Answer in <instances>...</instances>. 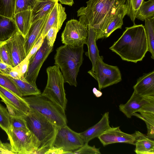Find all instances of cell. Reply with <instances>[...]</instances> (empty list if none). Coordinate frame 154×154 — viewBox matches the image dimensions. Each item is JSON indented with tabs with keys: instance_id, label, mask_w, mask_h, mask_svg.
I'll return each mask as SVG.
<instances>
[{
	"instance_id": "6da1fadb",
	"label": "cell",
	"mask_w": 154,
	"mask_h": 154,
	"mask_svg": "<svg viewBox=\"0 0 154 154\" xmlns=\"http://www.w3.org/2000/svg\"><path fill=\"white\" fill-rule=\"evenodd\" d=\"M109 49L122 60L136 63L142 60L148 51L147 38L144 26L134 25L125 30Z\"/></svg>"
},
{
	"instance_id": "7a4b0ae2",
	"label": "cell",
	"mask_w": 154,
	"mask_h": 154,
	"mask_svg": "<svg viewBox=\"0 0 154 154\" xmlns=\"http://www.w3.org/2000/svg\"><path fill=\"white\" fill-rule=\"evenodd\" d=\"M83 45H64L57 48L54 56L55 64L61 69L64 83L76 87L77 77L83 60Z\"/></svg>"
},
{
	"instance_id": "3957f363",
	"label": "cell",
	"mask_w": 154,
	"mask_h": 154,
	"mask_svg": "<svg viewBox=\"0 0 154 154\" xmlns=\"http://www.w3.org/2000/svg\"><path fill=\"white\" fill-rule=\"evenodd\" d=\"M23 117L29 129L39 143V147L35 154H46L53 146L58 128L39 112L31 108Z\"/></svg>"
},
{
	"instance_id": "277c9868",
	"label": "cell",
	"mask_w": 154,
	"mask_h": 154,
	"mask_svg": "<svg viewBox=\"0 0 154 154\" xmlns=\"http://www.w3.org/2000/svg\"><path fill=\"white\" fill-rule=\"evenodd\" d=\"M116 0H89L87 6L77 11L79 21L85 26H91L95 31L109 13Z\"/></svg>"
},
{
	"instance_id": "5b68a950",
	"label": "cell",
	"mask_w": 154,
	"mask_h": 154,
	"mask_svg": "<svg viewBox=\"0 0 154 154\" xmlns=\"http://www.w3.org/2000/svg\"><path fill=\"white\" fill-rule=\"evenodd\" d=\"M23 98L30 108L39 112L58 128L67 125L65 112L47 97L40 94Z\"/></svg>"
},
{
	"instance_id": "8992f818",
	"label": "cell",
	"mask_w": 154,
	"mask_h": 154,
	"mask_svg": "<svg viewBox=\"0 0 154 154\" xmlns=\"http://www.w3.org/2000/svg\"><path fill=\"white\" fill-rule=\"evenodd\" d=\"M46 72L48 75L47 83L41 94L51 100L65 112L67 100L62 73L59 67L55 65L48 67Z\"/></svg>"
},
{
	"instance_id": "52a82bcc",
	"label": "cell",
	"mask_w": 154,
	"mask_h": 154,
	"mask_svg": "<svg viewBox=\"0 0 154 154\" xmlns=\"http://www.w3.org/2000/svg\"><path fill=\"white\" fill-rule=\"evenodd\" d=\"M7 134L16 154H35L39 147L38 140L29 129H14L11 127Z\"/></svg>"
},
{
	"instance_id": "ba28073f",
	"label": "cell",
	"mask_w": 154,
	"mask_h": 154,
	"mask_svg": "<svg viewBox=\"0 0 154 154\" xmlns=\"http://www.w3.org/2000/svg\"><path fill=\"white\" fill-rule=\"evenodd\" d=\"M103 60V56H100L96 63L94 71L91 70L88 72L97 82L100 91L117 84L122 80L121 72L118 67L106 63Z\"/></svg>"
},
{
	"instance_id": "9c48e42d",
	"label": "cell",
	"mask_w": 154,
	"mask_h": 154,
	"mask_svg": "<svg viewBox=\"0 0 154 154\" xmlns=\"http://www.w3.org/2000/svg\"><path fill=\"white\" fill-rule=\"evenodd\" d=\"M88 28L79 21L72 19L66 23L61 36L62 43L73 46L86 45Z\"/></svg>"
},
{
	"instance_id": "30bf717a",
	"label": "cell",
	"mask_w": 154,
	"mask_h": 154,
	"mask_svg": "<svg viewBox=\"0 0 154 154\" xmlns=\"http://www.w3.org/2000/svg\"><path fill=\"white\" fill-rule=\"evenodd\" d=\"M84 143L79 133L66 125L58 128L52 148L65 151H74L82 147Z\"/></svg>"
},
{
	"instance_id": "8fae6325",
	"label": "cell",
	"mask_w": 154,
	"mask_h": 154,
	"mask_svg": "<svg viewBox=\"0 0 154 154\" xmlns=\"http://www.w3.org/2000/svg\"><path fill=\"white\" fill-rule=\"evenodd\" d=\"M0 98L5 104L10 116L24 117L30 111L29 104L23 97L1 85Z\"/></svg>"
},
{
	"instance_id": "7c38bea8",
	"label": "cell",
	"mask_w": 154,
	"mask_h": 154,
	"mask_svg": "<svg viewBox=\"0 0 154 154\" xmlns=\"http://www.w3.org/2000/svg\"><path fill=\"white\" fill-rule=\"evenodd\" d=\"M53 47L48 44L45 37L42 44L37 52L29 59L27 71L24 75L26 80L29 83L36 84L39 72L44 62L52 51Z\"/></svg>"
},
{
	"instance_id": "4fadbf2b",
	"label": "cell",
	"mask_w": 154,
	"mask_h": 154,
	"mask_svg": "<svg viewBox=\"0 0 154 154\" xmlns=\"http://www.w3.org/2000/svg\"><path fill=\"white\" fill-rule=\"evenodd\" d=\"M25 38L18 30L5 41L10 52L14 67L26 57L25 49Z\"/></svg>"
},
{
	"instance_id": "5bb4252c",
	"label": "cell",
	"mask_w": 154,
	"mask_h": 154,
	"mask_svg": "<svg viewBox=\"0 0 154 154\" xmlns=\"http://www.w3.org/2000/svg\"><path fill=\"white\" fill-rule=\"evenodd\" d=\"M98 138L104 146L117 143L135 145L134 134H130L121 131L119 127H110L99 136Z\"/></svg>"
},
{
	"instance_id": "9a60e30c",
	"label": "cell",
	"mask_w": 154,
	"mask_h": 154,
	"mask_svg": "<svg viewBox=\"0 0 154 154\" xmlns=\"http://www.w3.org/2000/svg\"><path fill=\"white\" fill-rule=\"evenodd\" d=\"M66 18L65 8L60 4L57 3L49 14L41 35L45 38L48 30L52 27L56 28L59 31Z\"/></svg>"
},
{
	"instance_id": "2e32d148",
	"label": "cell",
	"mask_w": 154,
	"mask_h": 154,
	"mask_svg": "<svg viewBox=\"0 0 154 154\" xmlns=\"http://www.w3.org/2000/svg\"><path fill=\"white\" fill-rule=\"evenodd\" d=\"M110 127L109 120V112H105L97 124L79 134L84 143H88L95 138L98 137Z\"/></svg>"
},
{
	"instance_id": "e0dca14e",
	"label": "cell",
	"mask_w": 154,
	"mask_h": 154,
	"mask_svg": "<svg viewBox=\"0 0 154 154\" xmlns=\"http://www.w3.org/2000/svg\"><path fill=\"white\" fill-rule=\"evenodd\" d=\"M49 14L31 24L25 38V46L27 56L41 35L48 18Z\"/></svg>"
},
{
	"instance_id": "ac0fdd59",
	"label": "cell",
	"mask_w": 154,
	"mask_h": 154,
	"mask_svg": "<svg viewBox=\"0 0 154 154\" xmlns=\"http://www.w3.org/2000/svg\"><path fill=\"white\" fill-rule=\"evenodd\" d=\"M133 88L134 91L142 97L154 95V71L140 77Z\"/></svg>"
},
{
	"instance_id": "d6986e66",
	"label": "cell",
	"mask_w": 154,
	"mask_h": 154,
	"mask_svg": "<svg viewBox=\"0 0 154 154\" xmlns=\"http://www.w3.org/2000/svg\"><path fill=\"white\" fill-rule=\"evenodd\" d=\"M135 137L134 152L137 154H154V140L138 131L134 133Z\"/></svg>"
},
{
	"instance_id": "ffe728a7",
	"label": "cell",
	"mask_w": 154,
	"mask_h": 154,
	"mask_svg": "<svg viewBox=\"0 0 154 154\" xmlns=\"http://www.w3.org/2000/svg\"><path fill=\"white\" fill-rule=\"evenodd\" d=\"M58 2L57 0H36L32 10L31 24L48 14Z\"/></svg>"
},
{
	"instance_id": "44dd1931",
	"label": "cell",
	"mask_w": 154,
	"mask_h": 154,
	"mask_svg": "<svg viewBox=\"0 0 154 154\" xmlns=\"http://www.w3.org/2000/svg\"><path fill=\"white\" fill-rule=\"evenodd\" d=\"M88 37L86 45L88 51L85 55L88 57L92 64L91 70L94 71L96 63L100 57L99 51L96 43V32L94 29L91 26H88Z\"/></svg>"
},
{
	"instance_id": "7402d4cb",
	"label": "cell",
	"mask_w": 154,
	"mask_h": 154,
	"mask_svg": "<svg viewBox=\"0 0 154 154\" xmlns=\"http://www.w3.org/2000/svg\"><path fill=\"white\" fill-rule=\"evenodd\" d=\"M126 13L127 8L125 4L120 7L111 19L102 34L101 38L108 37L114 31L118 29H121L123 24V19Z\"/></svg>"
},
{
	"instance_id": "603a6c76",
	"label": "cell",
	"mask_w": 154,
	"mask_h": 154,
	"mask_svg": "<svg viewBox=\"0 0 154 154\" xmlns=\"http://www.w3.org/2000/svg\"><path fill=\"white\" fill-rule=\"evenodd\" d=\"M143 97L134 91L129 99L125 104L119 106L120 110L128 118H131L134 113L138 112L140 108Z\"/></svg>"
},
{
	"instance_id": "cb8c5ba5",
	"label": "cell",
	"mask_w": 154,
	"mask_h": 154,
	"mask_svg": "<svg viewBox=\"0 0 154 154\" xmlns=\"http://www.w3.org/2000/svg\"><path fill=\"white\" fill-rule=\"evenodd\" d=\"M32 10H26L14 14V19L18 31L26 38L31 25Z\"/></svg>"
},
{
	"instance_id": "d4e9b609",
	"label": "cell",
	"mask_w": 154,
	"mask_h": 154,
	"mask_svg": "<svg viewBox=\"0 0 154 154\" xmlns=\"http://www.w3.org/2000/svg\"><path fill=\"white\" fill-rule=\"evenodd\" d=\"M17 30L14 18L0 15V42L7 40Z\"/></svg>"
},
{
	"instance_id": "484cf974",
	"label": "cell",
	"mask_w": 154,
	"mask_h": 154,
	"mask_svg": "<svg viewBox=\"0 0 154 154\" xmlns=\"http://www.w3.org/2000/svg\"><path fill=\"white\" fill-rule=\"evenodd\" d=\"M14 83L20 91L23 97L40 94L41 93L36 84L30 83L27 81L16 79L6 75Z\"/></svg>"
},
{
	"instance_id": "4316f807",
	"label": "cell",
	"mask_w": 154,
	"mask_h": 154,
	"mask_svg": "<svg viewBox=\"0 0 154 154\" xmlns=\"http://www.w3.org/2000/svg\"><path fill=\"white\" fill-rule=\"evenodd\" d=\"M126 0H116L111 9L100 25L99 29L96 31V39L97 41L101 38V36L111 19L116 14L120 7L125 3Z\"/></svg>"
},
{
	"instance_id": "83f0119b",
	"label": "cell",
	"mask_w": 154,
	"mask_h": 154,
	"mask_svg": "<svg viewBox=\"0 0 154 154\" xmlns=\"http://www.w3.org/2000/svg\"><path fill=\"white\" fill-rule=\"evenodd\" d=\"M144 26L147 38L148 51L151 54V58L154 59V17L145 20Z\"/></svg>"
},
{
	"instance_id": "f1b7e54d",
	"label": "cell",
	"mask_w": 154,
	"mask_h": 154,
	"mask_svg": "<svg viewBox=\"0 0 154 154\" xmlns=\"http://www.w3.org/2000/svg\"><path fill=\"white\" fill-rule=\"evenodd\" d=\"M154 17V0L143 1L138 9L136 18L141 21Z\"/></svg>"
},
{
	"instance_id": "f546056e",
	"label": "cell",
	"mask_w": 154,
	"mask_h": 154,
	"mask_svg": "<svg viewBox=\"0 0 154 154\" xmlns=\"http://www.w3.org/2000/svg\"><path fill=\"white\" fill-rule=\"evenodd\" d=\"M134 112V116L143 120L146 123L147 128L146 135L150 138L154 139V113L140 112Z\"/></svg>"
},
{
	"instance_id": "4dcf8cb0",
	"label": "cell",
	"mask_w": 154,
	"mask_h": 154,
	"mask_svg": "<svg viewBox=\"0 0 154 154\" xmlns=\"http://www.w3.org/2000/svg\"><path fill=\"white\" fill-rule=\"evenodd\" d=\"M16 0H0V15L13 18Z\"/></svg>"
},
{
	"instance_id": "1f68e13d",
	"label": "cell",
	"mask_w": 154,
	"mask_h": 154,
	"mask_svg": "<svg viewBox=\"0 0 154 154\" xmlns=\"http://www.w3.org/2000/svg\"><path fill=\"white\" fill-rule=\"evenodd\" d=\"M144 0H126V14L134 23L137 11Z\"/></svg>"
},
{
	"instance_id": "d6a6232c",
	"label": "cell",
	"mask_w": 154,
	"mask_h": 154,
	"mask_svg": "<svg viewBox=\"0 0 154 154\" xmlns=\"http://www.w3.org/2000/svg\"><path fill=\"white\" fill-rule=\"evenodd\" d=\"M11 127L10 115L7 109L0 103V127L7 134Z\"/></svg>"
},
{
	"instance_id": "836d02e7",
	"label": "cell",
	"mask_w": 154,
	"mask_h": 154,
	"mask_svg": "<svg viewBox=\"0 0 154 154\" xmlns=\"http://www.w3.org/2000/svg\"><path fill=\"white\" fill-rule=\"evenodd\" d=\"M138 112L154 113V95L143 97L142 103Z\"/></svg>"
},
{
	"instance_id": "e575fe53",
	"label": "cell",
	"mask_w": 154,
	"mask_h": 154,
	"mask_svg": "<svg viewBox=\"0 0 154 154\" xmlns=\"http://www.w3.org/2000/svg\"><path fill=\"white\" fill-rule=\"evenodd\" d=\"M0 85L23 97L20 91L14 82L5 74L0 72Z\"/></svg>"
},
{
	"instance_id": "d590c367",
	"label": "cell",
	"mask_w": 154,
	"mask_h": 154,
	"mask_svg": "<svg viewBox=\"0 0 154 154\" xmlns=\"http://www.w3.org/2000/svg\"><path fill=\"white\" fill-rule=\"evenodd\" d=\"M0 56L2 61L14 67L10 52L5 41L0 42Z\"/></svg>"
},
{
	"instance_id": "8d00e7d4",
	"label": "cell",
	"mask_w": 154,
	"mask_h": 154,
	"mask_svg": "<svg viewBox=\"0 0 154 154\" xmlns=\"http://www.w3.org/2000/svg\"><path fill=\"white\" fill-rule=\"evenodd\" d=\"M36 0H16L14 14L19 12L32 10Z\"/></svg>"
},
{
	"instance_id": "74e56055",
	"label": "cell",
	"mask_w": 154,
	"mask_h": 154,
	"mask_svg": "<svg viewBox=\"0 0 154 154\" xmlns=\"http://www.w3.org/2000/svg\"><path fill=\"white\" fill-rule=\"evenodd\" d=\"M11 127L14 129H29L23 117L10 116Z\"/></svg>"
},
{
	"instance_id": "f35d334b",
	"label": "cell",
	"mask_w": 154,
	"mask_h": 154,
	"mask_svg": "<svg viewBox=\"0 0 154 154\" xmlns=\"http://www.w3.org/2000/svg\"><path fill=\"white\" fill-rule=\"evenodd\" d=\"M88 143H85L84 145L78 149L73 151L74 154H100V148H96L95 146H89Z\"/></svg>"
},
{
	"instance_id": "ab89813d",
	"label": "cell",
	"mask_w": 154,
	"mask_h": 154,
	"mask_svg": "<svg viewBox=\"0 0 154 154\" xmlns=\"http://www.w3.org/2000/svg\"><path fill=\"white\" fill-rule=\"evenodd\" d=\"M58 31L56 28L54 27H51L48 30L45 37L47 40L48 44L50 46H53Z\"/></svg>"
},
{
	"instance_id": "60d3db41",
	"label": "cell",
	"mask_w": 154,
	"mask_h": 154,
	"mask_svg": "<svg viewBox=\"0 0 154 154\" xmlns=\"http://www.w3.org/2000/svg\"><path fill=\"white\" fill-rule=\"evenodd\" d=\"M44 38L41 35L35 43L26 57L29 60L40 48L42 44Z\"/></svg>"
},
{
	"instance_id": "b9f144b4",
	"label": "cell",
	"mask_w": 154,
	"mask_h": 154,
	"mask_svg": "<svg viewBox=\"0 0 154 154\" xmlns=\"http://www.w3.org/2000/svg\"><path fill=\"white\" fill-rule=\"evenodd\" d=\"M0 154H16L13 151L10 143H4L0 140Z\"/></svg>"
},
{
	"instance_id": "7bdbcfd3",
	"label": "cell",
	"mask_w": 154,
	"mask_h": 154,
	"mask_svg": "<svg viewBox=\"0 0 154 154\" xmlns=\"http://www.w3.org/2000/svg\"><path fill=\"white\" fill-rule=\"evenodd\" d=\"M29 63V60L27 57L18 65L14 67L24 76L26 72Z\"/></svg>"
},
{
	"instance_id": "ee69618b",
	"label": "cell",
	"mask_w": 154,
	"mask_h": 154,
	"mask_svg": "<svg viewBox=\"0 0 154 154\" xmlns=\"http://www.w3.org/2000/svg\"><path fill=\"white\" fill-rule=\"evenodd\" d=\"M13 78L27 81L25 79L23 75L14 67H13L10 72L8 75Z\"/></svg>"
},
{
	"instance_id": "f6af8a7d",
	"label": "cell",
	"mask_w": 154,
	"mask_h": 154,
	"mask_svg": "<svg viewBox=\"0 0 154 154\" xmlns=\"http://www.w3.org/2000/svg\"><path fill=\"white\" fill-rule=\"evenodd\" d=\"M13 68L2 61L0 62V72L4 74L8 75Z\"/></svg>"
},
{
	"instance_id": "bcb514c9",
	"label": "cell",
	"mask_w": 154,
	"mask_h": 154,
	"mask_svg": "<svg viewBox=\"0 0 154 154\" xmlns=\"http://www.w3.org/2000/svg\"><path fill=\"white\" fill-rule=\"evenodd\" d=\"M61 4L69 6H72L74 4L73 0H57Z\"/></svg>"
},
{
	"instance_id": "7dc6e473",
	"label": "cell",
	"mask_w": 154,
	"mask_h": 154,
	"mask_svg": "<svg viewBox=\"0 0 154 154\" xmlns=\"http://www.w3.org/2000/svg\"><path fill=\"white\" fill-rule=\"evenodd\" d=\"M93 92L96 97H99L101 96L102 95V92L97 89L95 88H94L93 89Z\"/></svg>"
},
{
	"instance_id": "c3c4849f",
	"label": "cell",
	"mask_w": 154,
	"mask_h": 154,
	"mask_svg": "<svg viewBox=\"0 0 154 154\" xmlns=\"http://www.w3.org/2000/svg\"><path fill=\"white\" fill-rule=\"evenodd\" d=\"M0 61H2V60H1V57H0Z\"/></svg>"
}]
</instances>
